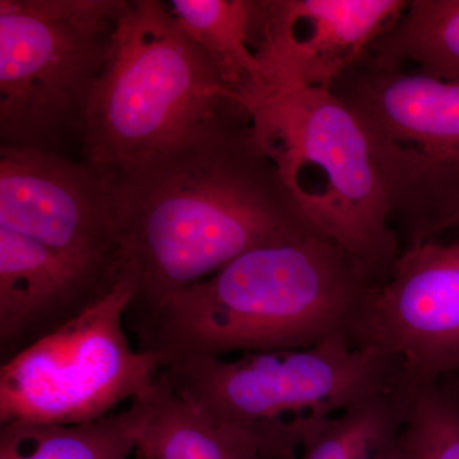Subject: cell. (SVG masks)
<instances>
[{
	"instance_id": "6da1fadb",
	"label": "cell",
	"mask_w": 459,
	"mask_h": 459,
	"mask_svg": "<svg viewBox=\"0 0 459 459\" xmlns=\"http://www.w3.org/2000/svg\"><path fill=\"white\" fill-rule=\"evenodd\" d=\"M108 175L120 273L135 285L128 314L249 250L318 235L241 107L168 152Z\"/></svg>"
},
{
	"instance_id": "7a4b0ae2",
	"label": "cell",
	"mask_w": 459,
	"mask_h": 459,
	"mask_svg": "<svg viewBox=\"0 0 459 459\" xmlns=\"http://www.w3.org/2000/svg\"><path fill=\"white\" fill-rule=\"evenodd\" d=\"M376 285L342 247L313 235L249 250L151 309L126 314V327L160 370L192 358L303 349L350 334Z\"/></svg>"
},
{
	"instance_id": "3957f363",
	"label": "cell",
	"mask_w": 459,
	"mask_h": 459,
	"mask_svg": "<svg viewBox=\"0 0 459 459\" xmlns=\"http://www.w3.org/2000/svg\"><path fill=\"white\" fill-rule=\"evenodd\" d=\"M238 107L169 4L126 0L84 115L82 160L107 174L128 170Z\"/></svg>"
},
{
	"instance_id": "277c9868",
	"label": "cell",
	"mask_w": 459,
	"mask_h": 459,
	"mask_svg": "<svg viewBox=\"0 0 459 459\" xmlns=\"http://www.w3.org/2000/svg\"><path fill=\"white\" fill-rule=\"evenodd\" d=\"M160 379L186 403L255 444L264 459H296L362 402L406 386L388 359L334 334L303 349L192 358Z\"/></svg>"
},
{
	"instance_id": "5b68a950",
	"label": "cell",
	"mask_w": 459,
	"mask_h": 459,
	"mask_svg": "<svg viewBox=\"0 0 459 459\" xmlns=\"http://www.w3.org/2000/svg\"><path fill=\"white\" fill-rule=\"evenodd\" d=\"M243 108L320 237L377 283L402 252L368 132L332 91L305 89L247 100Z\"/></svg>"
},
{
	"instance_id": "8992f818",
	"label": "cell",
	"mask_w": 459,
	"mask_h": 459,
	"mask_svg": "<svg viewBox=\"0 0 459 459\" xmlns=\"http://www.w3.org/2000/svg\"><path fill=\"white\" fill-rule=\"evenodd\" d=\"M331 91L369 135L402 246L459 229V81L367 56Z\"/></svg>"
},
{
	"instance_id": "52a82bcc",
	"label": "cell",
	"mask_w": 459,
	"mask_h": 459,
	"mask_svg": "<svg viewBox=\"0 0 459 459\" xmlns=\"http://www.w3.org/2000/svg\"><path fill=\"white\" fill-rule=\"evenodd\" d=\"M126 0H0V141L65 153Z\"/></svg>"
},
{
	"instance_id": "ba28073f",
	"label": "cell",
	"mask_w": 459,
	"mask_h": 459,
	"mask_svg": "<svg viewBox=\"0 0 459 459\" xmlns=\"http://www.w3.org/2000/svg\"><path fill=\"white\" fill-rule=\"evenodd\" d=\"M134 281L120 274L98 304L0 368V425H74L113 413L155 388L160 365L132 346Z\"/></svg>"
},
{
	"instance_id": "9c48e42d",
	"label": "cell",
	"mask_w": 459,
	"mask_h": 459,
	"mask_svg": "<svg viewBox=\"0 0 459 459\" xmlns=\"http://www.w3.org/2000/svg\"><path fill=\"white\" fill-rule=\"evenodd\" d=\"M350 336L388 359L406 386L458 377L459 238L403 247Z\"/></svg>"
},
{
	"instance_id": "30bf717a",
	"label": "cell",
	"mask_w": 459,
	"mask_h": 459,
	"mask_svg": "<svg viewBox=\"0 0 459 459\" xmlns=\"http://www.w3.org/2000/svg\"><path fill=\"white\" fill-rule=\"evenodd\" d=\"M0 229L74 258L119 264L110 175L84 160L0 144Z\"/></svg>"
},
{
	"instance_id": "8fae6325",
	"label": "cell",
	"mask_w": 459,
	"mask_h": 459,
	"mask_svg": "<svg viewBox=\"0 0 459 459\" xmlns=\"http://www.w3.org/2000/svg\"><path fill=\"white\" fill-rule=\"evenodd\" d=\"M407 4L409 0H256L252 48L264 82L258 95L243 102L296 90L331 91Z\"/></svg>"
},
{
	"instance_id": "7c38bea8",
	"label": "cell",
	"mask_w": 459,
	"mask_h": 459,
	"mask_svg": "<svg viewBox=\"0 0 459 459\" xmlns=\"http://www.w3.org/2000/svg\"><path fill=\"white\" fill-rule=\"evenodd\" d=\"M120 274L117 263L74 258L0 229L2 364L98 304Z\"/></svg>"
},
{
	"instance_id": "4fadbf2b",
	"label": "cell",
	"mask_w": 459,
	"mask_h": 459,
	"mask_svg": "<svg viewBox=\"0 0 459 459\" xmlns=\"http://www.w3.org/2000/svg\"><path fill=\"white\" fill-rule=\"evenodd\" d=\"M144 404L134 459H264L247 435L186 403L160 377Z\"/></svg>"
},
{
	"instance_id": "5bb4252c",
	"label": "cell",
	"mask_w": 459,
	"mask_h": 459,
	"mask_svg": "<svg viewBox=\"0 0 459 459\" xmlns=\"http://www.w3.org/2000/svg\"><path fill=\"white\" fill-rule=\"evenodd\" d=\"M144 397L82 424L0 425V459H129L143 427Z\"/></svg>"
},
{
	"instance_id": "9a60e30c",
	"label": "cell",
	"mask_w": 459,
	"mask_h": 459,
	"mask_svg": "<svg viewBox=\"0 0 459 459\" xmlns=\"http://www.w3.org/2000/svg\"><path fill=\"white\" fill-rule=\"evenodd\" d=\"M168 4L240 105L261 92L263 71L252 48L256 0H172Z\"/></svg>"
},
{
	"instance_id": "2e32d148",
	"label": "cell",
	"mask_w": 459,
	"mask_h": 459,
	"mask_svg": "<svg viewBox=\"0 0 459 459\" xmlns=\"http://www.w3.org/2000/svg\"><path fill=\"white\" fill-rule=\"evenodd\" d=\"M368 56L380 65H415L431 77L459 81V0H410Z\"/></svg>"
},
{
	"instance_id": "e0dca14e",
	"label": "cell",
	"mask_w": 459,
	"mask_h": 459,
	"mask_svg": "<svg viewBox=\"0 0 459 459\" xmlns=\"http://www.w3.org/2000/svg\"><path fill=\"white\" fill-rule=\"evenodd\" d=\"M409 391L400 386L353 407L296 459H395Z\"/></svg>"
},
{
	"instance_id": "ac0fdd59",
	"label": "cell",
	"mask_w": 459,
	"mask_h": 459,
	"mask_svg": "<svg viewBox=\"0 0 459 459\" xmlns=\"http://www.w3.org/2000/svg\"><path fill=\"white\" fill-rule=\"evenodd\" d=\"M395 459H459V398L453 379L411 386Z\"/></svg>"
},
{
	"instance_id": "d6986e66",
	"label": "cell",
	"mask_w": 459,
	"mask_h": 459,
	"mask_svg": "<svg viewBox=\"0 0 459 459\" xmlns=\"http://www.w3.org/2000/svg\"><path fill=\"white\" fill-rule=\"evenodd\" d=\"M453 382H455V388H457V394H458V398H459V376L453 377Z\"/></svg>"
}]
</instances>
